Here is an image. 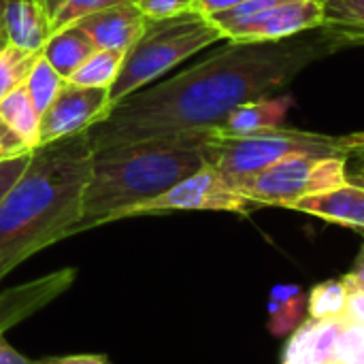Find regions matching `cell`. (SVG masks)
<instances>
[{
	"label": "cell",
	"mask_w": 364,
	"mask_h": 364,
	"mask_svg": "<svg viewBox=\"0 0 364 364\" xmlns=\"http://www.w3.org/2000/svg\"><path fill=\"white\" fill-rule=\"evenodd\" d=\"M58 0H47V4H49V13H51V9H53V4H55Z\"/></svg>",
	"instance_id": "cell-38"
},
{
	"label": "cell",
	"mask_w": 364,
	"mask_h": 364,
	"mask_svg": "<svg viewBox=\"0 0 364 364\" xmlns=\"http://www.w3.org/2000/svg\"><path fill=\"white\" fill-rule=\"evenodd\" d=\"M294 105L292 94H277L267 98H256L239 105L228 113V117L215 128L224 134H250L260 130H271L284 126L290 109Z\"/></svg>",
	"instance_id": "cell-14"
},
{
	"label": "cell",
	"mask_w": 364,
	"mask_h": 364,
	"mask_svg": "<svg viewBox=\"0 0 364 364\" xmlns=\"http://www.w3.org/2000/svg\"><path fill=\"white\" fill-rule=\"evenodd\" d=\"M239 2H243V0H194L190 11H194L203 17H213L218 13H224L228 9L237 6Z\"/></svg>",
	"instance_id": "cell-29"
},
{
	"label": "cell",
	"mask_w": 364,
	"mask_h": 364,
	"mask_svg": "<svg viewBox=\"0 0 364 364\" xmlns=\"http://www.w3.org/2000/svg\"><path fill=\"white\" fill-rule=\"evenodd\" d=\"M324 26V0H284L256 17L222 30L232 43L282 41Z\"/></svg>",
	"instance_id": "cell-9"
},
{
	"label": "cell",
	"mask_w": 364,
	"mask_h": 364,
	"mask_svg": "<svg viewBox=\"0 0 364 364\" xmlns=\"http://www.w3.org/2000/svg\"><path fill=\"white\" fill-rule=\"evenodd\" d=\"M0 117L6 122V126L30 147H38V134H41V113L30 100L26 87H17L15 92L6 94L0 100Z\"/></svg>",
	"instance_id": "cell-17"
},
{
	"label": "cell",
	"mask_w": 364,
	"mask_h": 364,
	"mask_svg": "<svg viewBox=\"0 0 364 364\" xmlns=\"http://www.w3.org/2000/svg\"><path fill=\"white\" fill-rule=\"evenodd\" d=\"M205 136L207 130L92 151L83 220L77 232L119 222L128 209L164 194L203 168L207 164Z\"/></svg>",
	"instance_id": "cell-3"
},
{
	"label": "cell",
	"mask_w": 364,
	"mask_h": 364,
	"mask_svg": "<svg viewBox=\"0 0 364 364\" xmlns=\"http://www.w3.org/2000/svg\"><path fill=\"white\" fill-rule=\"evenodd\" d=\"M126 53L119 51H109V49H96L66 81L83 87H107L115 83L122 62Z\"/></svg>",
	"instance_id": "cell-18"
},
{
	"label": "cell",
	"mask_w": 364,
	"mask_h": 364,
	"mask_svg": "<svg viewBox=\"0 0 364 364\" xmlns=\"http://www.w3.org/2000/svg\"><path fill=\"white\" fill-rule=\"evenodd\" d=\"M4 6H6V4H4V2L0 0V13H2V15H4Z\"/></svg>",
	"instance_id": "cell-39"
},
{
	"label": "cell",
	"mask_w": 364,
	"mask_h": 364,
	"mask_svg": "<svg viewBox=\"0 0 364 364\" xmlns=\"http://www.w3.org/2000/svg\"><path fill=\"white\" fill-rule=\"evenodd\" d=\"M64 83H66V79L41 53V58L32 66V70H30L23 87H26L30 100L34 102V107L38 109V113L43 115L49 109V105L55 100V96L60 94V90H62Z\"/></svg>",
	"instance_id": "cell-21"
},
{
	"label": "cell",
	"mask_w": 364,
	"mask_h": 364,
	"mask_svg": "<svg viewBox=\"0 0 364 364\" xmlns=\"http://www.w3.org/2000/svg\"><path fill=\"white\" fill-rule=\"evenodd\" d=\"M111 109L113 105L107 87H83L66 81L55 100L41 115L38 145L81 134L102 122Z\"/></svg>",
	"instance_id": "cell-8"
},
{
	"label": "cell",
	"mask_w": 364,
	"mask_h": 364,
	"mask_svg": "<svg viewBox=\"0 0 364 364\" xmlns=\"http://www.w3.org/2000/svg\"><path fill=\"white\" fill-rule=\"evenodd\" d=\"M360 34H363V41H364V30H363V32H360Z\"/></svg>",
	"instance_id": "cell-41"
},
{
	"label": "cell",
	"mask_w": 364,
	"mask_h": 364,
	"mask_svg": "<svg viewBox=\"0 0 364 364\" xmlns=\"http://www.w3.org/2000/svg\"><path fill=\"white\" fill-rule=\"evenodd\" d=\"M30 154H23V156H17V158L0 162V200L6 194V190L17 181V177L23 173V168H26V164L30 160Z\"/></svg>",
	"instance_id": "cell-27"
},
{
	"label": "cell",
	"mask_w": 364,
	"mask_h": 364,
	"mask_svg": "<svg viewBox=\"0 0 364 364\" xmlns=\"http://www.w3.org/2000/svg\"><path fill=\"white\" fill-rule=\"evenodd\" d=\"M324 26L343 28L358 45H364V0H324Z\"/></svg>",
	"instance_id": "cell-22"
},
{
	"label": "cell",
	"mask_w": 364,
	"mask_h": 364,
	"mask_svg": "<svg viewBox=\"0 0 364 364\" xmlns=\"http://www.w3.org/2000/svg\"><path fill=\"white\" fill-rule=\"evenodd\" d=\"M0 32H4V15L0 13Z\"/></svg>",
	"instance_id": "cell-37"
},
{
	"label": "cell",
	"mask_w": 364,
	"mask_h": 364,
	"mask_svg": "<svg viewBox=\"0 0 364 364\" xmlns=\"http://www.w3.org/2000/svg\"><path fill=\"white\" fill-rule=\"evenodd\" d=\"M43 51H28L6 43L0 49V100L21 87Z\"/></svg>",
	"instance_id": "cell-20"
},
{
	"label": "cell",
	"mask_w": 364,
	"mask_h": 364,
	"mask_svg": "<svg viewBox=\"0 0 364 364\" xmlns=\"http://www.w3.org/2000/svg\"><path fill=\"white\" fill-rule=\"evenodd\" d=\"M0 364H38V360L26 358L4 339V335H0Z\"/></svg>",
	"instance_id": "cell-31"
},
{
	"label": "cell",
	"mask_w": 364,
	"mask_h": 364,
	"mask_svg": "<svg viewBox=\"0 0 364 364\" xmlns=\"http://www.w3.org/2000/svg\"><path fill=\"white\" fill-rule=\"evenodd\" d=\"M75 277L77 269H60L0 292V335L62 296L75 284Z\"/></svg>",
	"instance_id": "cell-10"
},
{
	"label": "cell",
	"mask_w": 364,
	"mask_h": 364,
	"mask_svg": "<svg viewBox=\"0 0 364 364\" xmlns=\"http://www.w3.org/2000/svg\"><path fill=\"white\" fill-rule=\"evenodd\" d=\"M348 158H364V147H358V149L350 151V154H348Z\"/></svg>",
	"instance_id": "cell-35"
},
{
	"label": "cell",
	"mask_w": 364,
	"mask_h": 364,
	"mask_svg": "<svg viewBox=\"0 0 364 364\" xmlns=\"http://www.w3.org/2000/svg\"><path fill=\"white\" fill-rule=\"evenodd\" d=\"M6 43H9V41H6V34H4V32H0V49H2Z\"/></svg>",
	"instance_id": "cell-36"
},
{
	"label": "cell",
	"mask_w": 364,
	"mask_h": 364,
	"mask_svg": "<svg viewBox=\"0 0 364 364\" xmlns=\"http://www.w3.org/2000/svg\"><path fill=\"white\" fill-rule=\"evenodd\" d=\"M90 162L85 132L32 149L23 173L0 200V279L77 232Z\"/></svg>",
	"instance_id": "cell-2"
},
{
	"label": "cell",
	"mask_w": 364,
	"mask_h": 364,
	"mask_svg": "<svg viewBox=\"0 0 364 364\" xmlns=\"http://www.w3.org/2000/svg\"><path fill=\"white\" fill-rule=\"evenodd\" d=\"M290 209L364 232V186L352 181L320 194L305 196Z\"/></svg>",
	"instance_id": "cell-12"
},
{
	"label": "cell",
	"mask_w": 364,
	"mask_h": 364,
	"mask_svg": "<svg viewBox=\"0 0 364 364\" xmlns=\"http://www.w3.org/2000/svg\"><path fill=\"white\" fill-rule=\"evenodd\" d=\"M30 151L32 149L0 117V162L11 160V158H17V156H23V154H30Z\"/></svg>",
	"instance_id": "cell-26"
},
{
	"label": "cell",
	"mask_w": 364,
	"mask_h": 364,
	"mask_svg": "<svg viewBox=\"0 0 364 364\" xmlns=\"http://www.w3.org/2000/svg\"><path fill=\"white\" fill-rule=\"evenodd\" d=\"M224 34L207 17L186 11L164 19H147L139 41L126 51L119 75L111 85V105L147 87L190 55L215 45Z\"/></svg>",
	"instance_id": "cell-4"
},
{
	"label": "cell",
	"mask_w": 364,
	"mask_h": 364,
	"mask_svg": "<svg viewBox=\"0 0 364 364\" xmlns=\"http://www.w3.org/2000/svg\"><path fill=\"white\" fill-rule=\"evenodd\" d=\"M2 2H4V4H9V2H13V0H2Z\"/></svg>",
	"instance_id": "cell-40"
},
{
	"label": "cell",
	"mask_w": 364,
	"mask_h": 364,
	"mask_svg": "<svg viewBox=\"0 0 364 364\" xmlns=\"http://www.w3.org/2000/svg\"><path fill=\"white\" fill-rule=\"evenodd\" d=\"M348 318H352V320L364 324V292H360V290H350Z\"/></svg>",
	"instance_id": "cell-32"
},
{
	"label": "cell",
	"mask_w": 364,
	"mask_h": 364,
	"mask_svg": "<svg viewBox=\"0 0 364 364\" xmlns=\"http://www.w3.org/2000/svg\"><path fill=\"white\" fill-rule=\"evenodd\" d=\"M126 0H58L49 13V23H51V34L79 23L83 17L98 13L107 6L119 4Z\"/></svg>",
	"instance_id": "cell-23"
},
{
	"label": "cell",
	"mask_w": 364,
	"mask_h": 364,
	"mask_svg": "<svg viewBox=\"0 0 364 364\" xmlns=\"http://www.w3.org/2000/svg\"><path fill=\"white\" fill-rule=\"evenodd\" d=\"M132 2H134V0H132Z\"/></svg>",
	"instance_id": "cell-42"
},
{
	"label": "cell",
	"mask_w": 364,
	"mask_h": 364,
	"mask_svg": "<svg viewBox=\"0 0 364 364\" xmlns=\"http://www.w3.org/2000/svg\"><path fill=\"white\" fill-rule=\"evenodd\" d=\"M307 309V296L296 284H279L271 290L267 311L269 331L275 337L294 333L301 326V316Z\"/></svg>",
	"instance_id": "cell-16"
},
{
	"label": "cell",
	"mask_w": 364,
	"mask_h": 364,
	"mask_svg": "<svg viewBox=\"0 0 364 364\" xmlns=\"http://www.w3.org/2000/svg\"><path fill=\"white\" fill-rule=\"evenodd\" d=\"M348 47L356 43L337 26L282 41H230L198 64L113 105L102 122L85 130L90 149L218 128L239 105L284 94L305 68Z\"/></svg>",
	"instance_id": "cell-1"
},
{
	"label": "cell",
	"mask_w": 364,
	"mask_h": 364,
	"mask_svg": "<svg viewBox=\"0 0 364 364\" xmlns=\"http://www.w3.org/2000/svg\"><path fill=\"white\" fill-rule=\"evenodd\" d=\"M94 51H96L94 41L79 26H68V28L51 34L43 47L45 60L64 79H68Z\"/></svg>",
	"instance_id": "cell-15"
},
{
	"label": "cell",
	"mask_w": 364,
	"mask_h": 364,
	"mask_svg": "<svg viewBox=\"0 0 364 364\" xmlns=\"http://www.w3.org/2000/svg\"><path fill=\"white\" fill-rule=\"evenodd\" d=\"M4 34L15 47L43 51L51 36L47 0H13L4 6Z\"/></svg>",
	"instance_id": "cell-13"
},
{
	"label": "cell",
	"mask_w": 364,
	"mask_h": 364,
	"mask_svg": "<svg viewBox=\"0 0 364 364\" xmlns=\"http://www.w3.org/2000/svg\"><path fill=\"white\" fill-rule=\"evenodd\" d=\"M350 290L343 279H328L318 284L307 296V314L314 320L341 318L348 314Z\"/></svg>",
	"instance_id": "cell-19"
},
{
	"label": "cell",
	"mask_w": 364,
	"mask_h": 364,
	"mask_svg": "<svg viewBox=\"0 0 364 364\" xmlns=\"http://www.w3.org/2000/svg\"><path fill=\"white\" fill-rule=\"evenodd\" d=\"M254 209L258 207L252 200H247L241 192H237L235 186L226 179V175H222L213 164L207 162L203 168L181 179L164 194L128 209L122 215V220L173 211H226L250 215Z\"/></svg>",
	"instance_id": "cell-7"
},
{
	"label": "cell",
	"mask_w": 364,
	"mask_h": 364,
	"mask_svg": "<svg viewBox=\"0 0 364 364\" xmlns=\"http://www.w3.org/2000/svg\"><path fill=\"white\" fill-rule=\"evenodd\" d=\"M337 141H339L341 151L348 156L350 151L364 147V130H356V132H350V134H339Z\"/></svg>",
	"instance_id": "cell-33"
},
{
	"label": "cell",
	"mask_w": 364,
	"mask_h": 364,
	"mask_svg": "<svg viewBox=\"0 0 364 364\" xmlns=\"http://www.w3.org/2000/svg\"><path fill=\"white\" fill-rule=\"evenodd\" d=\"M205 154L207 162L226 175L228 181H237L256 175L292 154L337 156L343 151L335 134L279 126L250 134H224L211 128L205 136Z\"/></svg>",
	"instance_id": "cell-5"
},
{
	"label": "cell",
	"mask_w": 364,
	"mask_h": 364,
	"mask_svg": "<svg viewBox=\"0 0 364 364\" xmlns=\"http://www.w3.org/2000/svg\"><path fill=\"white\" fill-rule=\"evenodd\" d=\"M38 364H111L105 354H66V356H47Z\"/></svg>",
	"instance_id": "cell-28"
},
{
	"label": "cell",
	"mask_w": 364,
	"mask_h": 364,
	"mask_svg": "<svg viewBox=\"0 0 364 364\" xmlns=\"http://www.w3.org/2000/svg\"><path fill=\"white\" fill-rule=\"evenodd\" d=\"M333 364H364V324L348 318L335 348Z\"/></svg>",
	"instance_id": "cell-24"
},
{
	"label": "cell",
	"mask_w": 364,
	"mask_h": 364,
	"mask_svg": "<svg viewBox=\"0 0 364 364\" xmlns=\"http://www.w3.org/2000/svg\"><path fill=\"white\" fill-rule=\"evenodd\" d=\"M341 279L346 282L348 290H360V292H364V243L363 247H360V252H358V256H356V260H354L352 271L348 275H343Z\"/></svg>",
	"instance_id": "cell-30"
},
{
	"label": "cell",
	"mask_w": 364,
	"mask_h": 364,
	"mask_svg": "<svg viewBox=\"0 0 364 364\" xmlns=\"http://www.w3.org/2000/svg\"><path fill=\"white\" fill-rule=\"evenodd\" d=\"M194 0H134L147 19H164L190 11Z\"/></svg>",
	"instance_id": "cell-25"
},
{
	"label": "cell",
	"mask_w": 364,
	"mask_h": 364,
	"mask_svg": "<svg viewBox=\"0 0 364 364\" xmlns=\"http://www.w3.org/2000/svg\"><path fill=\"white\" fill-rule=\"evenodd\" d=\"M348 181L364 186V158H348Z\"/></svg>",
	"instance_id": "cell-34"
},
{
	"label": "cell",
	"mask_w": 364,
	"mask_h": 364,
	"mask_svg": "<svg viewBox=\"0 0 364 364\" xmlns=\"http://www.w3.org/2000/svg\"><path fill=\"white\" fill-rule=\"evenodd\" d=\"M237 192L260 207L290 209L305 196L320 194L348 183V156L292 154L273 166L230 181Z\"/></svg>",
	"instance_id": "cell-6"
},
{
	"label": "cell",
	"mask_w": 364,
	"mask_h": 364,
	"mask_svg": "<svg viewBox=\"0 0 364 364\" xmlns=\"http://www.w3.org/2000/svg\"><path fill=\"white\" fill-rule=\"evenodd\" d=\"M145 23L147 17L141 13V9L132 0H126L87 15L75 26L85 30V34L94 41L96 49L126 53L143 34Z\"/></svg>",
	"instance_id": "cell-11"
}]
</instances>
